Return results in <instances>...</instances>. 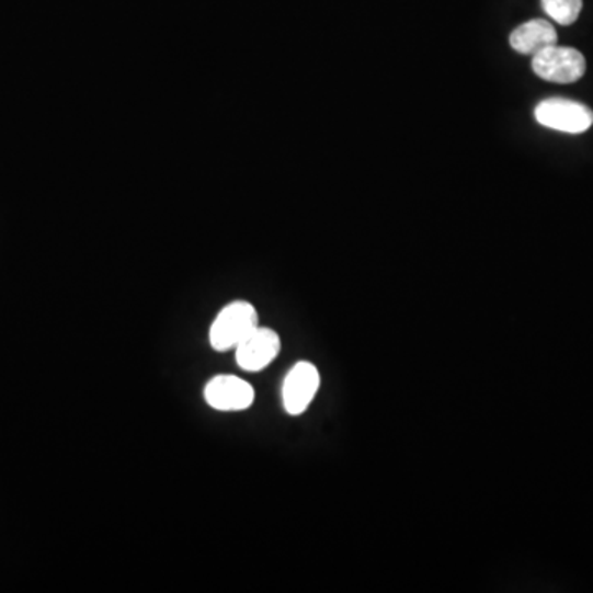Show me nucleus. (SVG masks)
<instances>
[{
  "mask_svg": "<svg viewBox=\"0 0 593 593\" xmlns=\"http://www.w3.org/2000/svg\"><path fill=\"white\" fill-rule=\"evenodd\" d=\"M259 327V317L252 304L236 300L216 317L209 329V343L216 352H228L251 335Z\"/></svg>",
  "mask_w": 593,
  "mask_h": 593,
  "instance_id": "f257e3e1",
  "label": "nucleus"
},
{
  "mask_svg": "<svg viewBox=\"0 0 593 593\" xmlns=\"http://www.w3.org/2000/svg\"><path fill=\"white\" fill-rule=\"evenodd\" d=\"M544 12L559 25H572L582 12V0H540Z\"/></svg>",
  "mask_w": 593,
  "mask_h": 593,
  "instance_id": "6e6552de",
  "label": "nucleus"
},
{
  "mask_svg": "<svg viewBox=\"0 0 593 593\" xmlns=\"http://www.w3.org/2000/svg\"><path fill=\"white\" fill-rule=\"evenodd\" d=\"M537 123L549 129L567 134H582L593 124V111L585 104L563 98H549L534 111Z\"/></svg>",
  "mask_w": 593,
  "mask_h": 593,
  "instance_id": "7ed1b4c3",
  "label": "nucleus"
},
{
  "mask_svg": "<svg viewBox=\"0 0 593 593\" xmlns=\"http://www.w3.org/2000/svg\"><path fill=\"white\" fill-rule=\"evenodd\" d=\"M320 388V373L316 365L299 362L287 373L282 386V402L288 415H303L312 404Z\"/></svg>",
  "mask_w": 593,
  "mask_h": 593,
  "instance_id": "20e7f679",
  "label": "nucleus"
},
{
  "mask_svg": "<svg viewBox=\"0 0 593 593\" xmlns=\"http://www.w3.org/2000/svg\"><path fill=\"white\" fill-rule=\"evenodd\" d=\"M557 41L559 37H557L556 28L544 19L526 22L514 28L510 35V45L513 50L521 55H531V57L557 45Z\"/></svg>",
  "mask_w": 593,
  "mask_h": 593,
  "instance_id": "0eeeda50",
  "label": "nucleus"
},
{
  "mask_svg": "<svg viewBox=\"0 0 593 593\" xmlns=\"http://www.w3.org/2000/svg\"><path fill=\"white\" fill-rule=\"evenodd\" d=\"M281 353V339L274 330L258 327L236 346V363L249 373L267 368Z\"/></svg>",
  "mask_w": 593,
  "mask_h": 593,
  "instance_id": "39448f33",
  "label": "nucleus"
},
{
  "mask_svg": "<svg viewBox=\"0 0 593 593\" xmlns=\"http://www.w3.org/2000/svg\"><path fill=\"white\" fill-rule=\"evenodd\" d=\"M533 70L537 77L550 83L569 84L585 75L586 61L575 48L552 45L534 55Z\"/></svg>",
  "mask_w": 593,
  "mask_h": 593,
  "instance_id": "f03ea898",
  "label": "nucleus"
},
{
  "mask_svg": "<svg viewBox=\"0 0 593 593\" xmlns=\"http://www.w3.org/2000/svg\"><path fill=\"white\" fill-rule=\"evenodd\" d=\"M254 389L238 376H215L206 385L205 399L216 411H246L254 402Z\"/></svg>",
  "mask_w": 593,
  "mask_h": 593,
  "instance_id": "423d86ee",
  "label": "nucleus"
}]
</instances>
